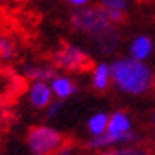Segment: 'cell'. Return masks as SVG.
Instances as JSON below:
<instances>
[{"mask_svg":"<svg viewBox=\"0 0 155 155\" xmlns=\"http://www.w3.org/2000/svg\"><path fill=\"white\" fill-rule=\"evenodd\" d=\"M111 79L119 90L131 95L146 94L153 86L152 70L135 59H119L111 65Z\"/></svg>","mask_w":155,"mask_h":155,"instance_id":"6da1fadb","label":"cell"},{"mask_svg":"<svg viewBox=\"0 0 155 155\" xmlns=\"http://www.w3.org/2000/svg\"><path fill=\"white\" fill-rule=\"evenodd\" d=\"M138 143V135L133 131L130 117L124 111H116L109 116L108 128L103 135L92 136L87 146L94 150H106L117 146H133Z\"/></svg>","mask_w":155,"mask_h":155,"instance_id":"7a4b0ae2","label":"cell"},{"mask_svg":"<svg viewBox=\"0 0 155 155\" xmlns=\"http://www.w3.org/2000/svg\"><path fill=\"white\" fill-rule=\"evenodd\" d=\"M27 147L32 155H57L65 146V136L48 125H35L27 131Z\"/></svg>","mask_w":155,"mask_h":155,"instance_id":"3957f363","label":"cell"},{"mask_svg":"<svg viewBox=\"0 0 155 155\" xmlns=\"http://www.w3.org/2000/svg\"><path fill=\"white\" fill-rule=\"evenodd\" d=\"M70 22L74 30L82 32L89 37H94V35L106 30L109 25H112L108 10L103 5H92L87 8L82 6L71 15Z\"/></svg>","mask_w":155,"mask_h":155,"instance_id":"277c9868","label":"cell"},{"mask_svg":"<svg viewBox=\"0 0 155 155\" xmlns=\"http://www.w3.org/2000/svg\"><path fill=\"white\" fill-rule=\"evenodd\" d=\"M54 63L57 68L67 71H87L92 67L89 55L81 48L73 45H62V48L54 54Z\"/></svg>","mask_w":155,"mask_h":155,"instance_id":"5b68a950","label":"cell"},{"mask_svg":"<svg viewBox=\"0 0 155 155\" xmlns=\"http://www.w3.org/2000/svg\"><path fill=\"white\" fill-rule=\"evenodd\" d=\"M94 41V48L98 52L103 54H111L112 51H116L119 46V41H120V33L116 29V24L109 25L106 30H103L100 33H97L92 37Z\"/></svg>","mask_w":155,"mask_h":155,"instance_id":"8992f818","label":"cell"},{"mask_svg":"<svg viewBox=\"0 0 155 155\" xmlns=\"http://www.w3.org/2000/svg\"><path fill=\"white\" fill-rule=\"evenodd\" d=\"M29 101L33 108L45 109L52 103V89L51 84L45 81H33L29 89Z\"/></svg>","mask_w":155,"mask_h":155,"instance_id":"52a82bcc","label":"cell"},{"mask_svg":"<svg viewBox=\"0 0 155 155\" xmlns=\"http://www.w3.org/2000/svg\"><path fill=\"white\" fill-rule=\"evenodd\" d=\"M51 89H52V94L59 98V100H65V98H70L71 97L78 87L76 84L70 79L67 76H55L54 79L51 81Z\"/></svg>","mask_w":155,"mask_h":155,"instance_id":"ba28073f","label":"cell"},{"mask_svg":"<svg viewBox=\"0 0 155 155\" xmlns=\"http://www.w3.org/2000/svg\"><path fill=\"white\" fill-rule=\"evenodd\" d=\"M152 48H153L152 40L149 37H146V35H139V37L133 40V43L130 46V55H131V59L143 62L150 55Z\"/></svg>","mask_w":155,"mask_h":155,"instance_id":"9c48e42d","label":"cell"},{"mask_svg":"<svg viewBox=\"0 0 155 155\" xmlns=\"http://www.w3.org/2000/svg\"><path fill=\"white\" fill-rule=\"evenodd\" d=\"M24 74L32 81H52L57 76V70L48 65H27L24 67Z\"/></svg>","mask_w":155,"mask_h":155,"instance_id":"30bf717a","label":"cell"},{"mask_svg":"<svg viewBox=\"0 0 155 155\" xmlns=\"http://www.w3.org/2000/svg\"><path fill=\"white\" fill-rule=\"evenodd\" d=\"M111 67L106 65V63H98V65L94 68V73H92V86L95 90H106L109 87V82H111Z\"/></svg>","mask_w":155,"mask_h":155,"instance_id":"8fae6325","label":"cell"},{"mask_svg":"<svg viewBox=\"0 0 155 155\" xmlns=\"http://www.w3.org/2000/svg\"><path fill=\"white\" fill-rule=\"evenodd\" d=\"M95 155H150V150L147 147L133 144V146H117L111 149L97 152Z\"/></svg>","mask_w":155,"mask_h":155,"instance_id":"7c38bea8","label":"cell"},{"mask_svg":"<svg viewBox=\"0 0 155 155\" xmlns=\"http://www.w3.org/2000/svg\"><path fill=\"white\" fill-rule=\"evenodd\" d=\"M108 120H109V116L104 114V112H97L95 116H92L87 120V130L92 136H98V135H103L108 128Z\"/></svg>","mask_w":155,"mask_h":155,"instance_id":"4fadbf2b","label":"cell"},{"mask_svg":"<svg viewBox=\"0 0 155 155\" xmlns=\"http://www.w3.org/2000/svg\"><path fill=\"white\" fill-rule=\"evenodd\" d=\"M16 54L15 43L10 37L0 33V59L2 60H11Z\"/></svg>","mask_w":155,"mask_h":155,"instance_id":"5bb4252c","label":"cell"},{"mask_svg":"<svg viewBox=\"0 0 155 155\" xmlns=\"http://www.w3.org/2000/svg\"><path fill=\"white\" fill-rule=\"evenodd\" d=\"M101 5L108 11L125 13V10H127V0H101Z\"/></svg>","mask_w":155,"mask_h":155,"instance_id":"9a60e30c","label":"cell"},{"mask_svg":"<svg viewBox=\"0 0 155 155\" xmlns=\"http://www.w3.org/2000/svg\"><path fill=\"white\" fill-rule=\"evenodd\" d=\"M62 109V101H52L51 104L48 106V119H54V117H57V114L60 112Z\"/></svg>","mask_w":155,"mask_h":155,"instance_id":"2e32d148","label":"cell"},{"mask_svg":"<svg viewBox=\"0 0 155 155\" xmlns=\"http://www.w3.org/2000/svg\"><path fill=\"white\" fill-rule=\"evenodd\" d=\"M70 5L73 6H78V8H82V6H86L89 3V0H67Z\"/></svg>","mask_w":155,"mask_h":155,"instance_id":"e0dca14e","label":"cell"},{"mask_svg":"<svg viewBox=\"0 0 155 155\" xmlns=\"http://www.w3.org/2000/svg\"><path fill=\"white\" fill-rule=\"evenodd\" d=\"M71 150H73V147L71 146H62V149L57 152V155H70V153H71Z\"/></svg>","mask_w":155,"mask_h":155,"instance_id":"ac0fdd59","label":"cell"},{"mask_svg":"<svg viewBox=\"0 0 155 155\" xmlns=\"http://www.w3.org/2000/svg\"><path fill=\"white\" fill-rule=\"evenodd\" d=\"M153 124H155V112H153Z\"/></svg>","mask_w":155,"mask_h":155,"instance_id":"d6986e66","label":"cell"},{"mask_svg":"<svg viewBox=\"0 0 155 155\" xmlns=\"http://www.w3.org/2000/svg\"><path fill=\"white\" fill-rule=\"evenodd\" d=\"M153 89H155V84H153Z\"/></svg>","mask_w":155,"mask_h":155,"instance_id":"ffe728a7","label":"cell"}]
</instances>
